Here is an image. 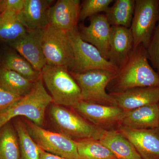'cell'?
I'll return each instance as SVG.
<instances>
[{
	"mask_svg": "<svg viewBox=\"0 0 159 159\" xmlns=\"http://www.w3.org/2000/svg\"><path fill=\"white\" fill-rule=\"evenodd\" d=\"M147 87H159V74L149 64L146 49L141 45L118 68L107 89L113 94Z\"/></svg>",
	"mask_w": 159,
	"mask_h": 159,
	"instance_id": "obj_1",
	"label": "cell"
},
{
	"mask_svg": "<svg viewBox=\"0 0 159 159\" xmlns=\"http://www.w3.org/2000/svg\"><path fill=\"white\" fill-rule=\"evenodd\" d=\"M52 102L41 78L34 83L29 93L0 111V129L19 116L26 117L31 122L42 127L46 109Z\"/></svg>",
	"mask_w": 159,
	"mask_h": 159,
	"instance_id": "obj_2",
	"label": "cell"
},
{
	"mask_svg": "<svg viewBox=\"0 0 159 159\" xmlns=\"http://www.w3.org/2000/svg\"><path fill=\"white\" fill-rule=\"evenodd\" d=\"M41 78L54 103L71 107L81 101V91L67 68L46 64Z\"/></svg>",
	"mask_w": 159,
	"mask_h": 159,
	"instance_id": "obj_3",
	"label": "cell"
},
{
	"mask_svg": "<svg viewBox=\"0 0 159 159\" xmlns=\"http://www.w3.org/2000/svg\"><path fill=\"white\" fill-rule=\"evenodd\" d=\"M50 112L51 120L60 133L74 141L90 139L99 140L105 132L72 108L53 103Z\"/></svg>",
	"mask_w": 159,
	"mask_h": 159,
	"instance_id": "obj_4",
	"label": "cell"
},
{
	"mask_svg": "<svg viewBox=\"0 0 159 159\" xmlns=\"http://www.w3.org/2000/svg\"><path fill=\"white\" fill-rule=\"evenodd\" d=\"M74 55L71 72L82 73L94 70H103L116 73L118 67L105 59L93 45L80 37L78 27L67 31Z\"/></svg>",
	"mask_w": 159,
	"mask_h": 159,
	"instance_id": "obj_5",
	"label": "cell"
},
{
	"mask_svg": "<svg viewBox=\"0 0 159 159\" xmlns=\"http://www.w3.org/2000/svg\"><path fill=\"white\" fill-rule=\"evenodd\" d=\"M81 91V100L109 106H117L116 100L106 89L116 73L103 70L84 73L70 71Z\"/></svg>",
	"mask_w": 159,
	"mask_h": 159,
	"instance_id": "obj_6",
	"label": "cell"
},
{
	"mask_svg": "<svg viewBox=\"0 0 159 159\" xmlns=\"http://www.w3.org/2000/svg\"><path fill=\"white\" fill-rule=\"evenodd\" d=\"M42 46L47 65L71 70L74 55L66 31L48 25L43 29Z\"/></svg>",
	"mask_w": 159,
	"mask_h": 159,
	"instance_id": "obj_7",
	"label": "cell"
},
{
	"mask_svg": "<svg viewBox=\"0 0 159 159\" xmlns=\"http://www.w3.org/2000/svg\"><path fill=\"white\" fill-rule=\"evenodd\" d=\"M159 20V0H135L130 29L134 48L148 47Z\"/></svg>",
	"mask_w": 159,
	"mask_h": 159,
	"instance_id": "obj_8",
	"label": "cell"
},
{
	"mask_svg": "<svg viewBox=\"0 0 159 159\" xmlns=\"http://www.w3.org/2000/svg\"><path fill=\"white\" fill-rule=\"evenodd\" d=\"M25 124L31 138L43 150L65 158L80 159L76 141L61 133L44 129L31 121Z\"/></svg>",
	"mask_w": 159,
	"mask_h": 159,
	"instance_id": "obj_9",
	"label": "cell"
},
{
	"mask_svg": "<svg viewBox=\"0 0 159 159\" xmlns=\"http://www.w3.org/2000/svg\"><path fill=\"white\" fill-rule=\"evenodd\" d=\"M95 126L104 131H118L126 111L118 106L80 101L70 107Z\"/></svg>",
	"mask_w": 159,
	"mask_h": 159,
	"instance_id": "obj_10",
	"label": "cell"
},
{
	"mask_svg": "<svg viewBox=\"0 0 159 159\" xmlns=\"http://www.w3.org/2000/svg\"><path fill=\"white\" fill-rule=\"evenodd\" d=\"M89 26L80 25V37L86 42L93 45L102 56L108 60L111 26L105 14H98L89 17Z\"/></svg>",
	"mask_w": 159,
	"mask_h": 159,
	"instance_id": "obj_11",
	"label": "cell"
},
{
	"mask_svg": "<svg viewBox=\"0 0 159 159\" xmlns=\"http://www.w3.org/2000/svg\"><path fill=\"white\" fill-rule=\"evenodd\" d=\"M134 146L142 159H159V129H134L121 126L118 130Z\"/></svg>",
	"mask_w": 159,
	"mask_h": 159,
	"instance_id": "obj_12",
	"label": "cell"
},
{
	"mask_svg": "<svg viewBox=\"0 0 159 159\" xmlns=\"http://www.w3.org/2000/svg\"><path fill=\"white\" fill-rule=\"evenodd\" d=\"M42 31L28 29L22 37L9 44L40 71L47 64L42 46Z\"/></svg>",
	"mask_w": 159,
	"mask_h": 159,
	"instance_id": "obj_13",
	"label": "cell"
},
{
	"mask_svg": "<svg viewBox=\"0 0 159 159\" xmlns=\"http://www.w3.org/2000/svg\"><path fill=\"white\" fill-rule=\"evenodd\" d=\"M80 3L79 0L57 1L49 10V25L66 32L77 27Z\"/></svg>",
	"mask_w": 159,
	"mask_h": 159,
	"instance_id": "obj_14",
	"label": "cell"
},
{
	"mask_svg": "<svg viewBox=\"0 0 159 159\" xmlns=\"http://www.w3.org/2000/svg\"><path fill=\"white\" fill-rule=\"evenodd\" d=\"M110 94L115 99L118 106L128 111L144 106L158 103L159 87L136 88Z\"/></svg>",
	"mask_w": 159,
	"mask_h": 159,
	"instance_id": "obj_15",
	"label": "cell"
},
{
	"mask_svg": "<svg viewBox=\"0 0 159 159\" xmlns=\"http://www.w3.org/2000/svg\"><path fill=\"white\" fill-rule=\"evenodd\" d=\"M134 48V39L130 29L111 26L108 60L119 68Z\"/></svg>",
	"mask_w": 159,
	"mask_h": 159,
	"instance_id": "obj_16",
	"label": "cell"
},
{
	"mask_svg": "<svg viewBox=\"0 0 159 159\" xmlns=\"http://www.w3.org/2000/svg\"><path fill=\"white\" fill-rule=\"evenodd\" d=\"M52 1L25 0L18 17L29 30H42L49 25V10Z\"/></svg>",
	"mask_w": 159,
	"mask_h": 159,
	"instance_id": "obj_17",
	"label": "cell"
},
{
	"mask_svg": "<svg viewBox=\"0 0 159 159\" xmlns=\"http://www.w3.org/2000/svg\"><path fill=\"white\" fill-rule=\"evenodd\" d=\"M122 126L134 129L158 128V103L144 106L126 111Z\"/></svg>",
	"mask_w": 159,
	"mask_h": 159,
	"instance_id": "obj_18",
	"label": "cell"
},
{
	"mask_svg": "<svg viewBox=\"0 0 159 159\" xmlns=\"http://www.w3.org/2000/svg\"><path fill=\"white\" fill-rule=\"evenodd\" d=\"M99 141L118 159H142L131 142L118 131H105Z\"/></svg>",
	"mask_w": 159,
	"mask_h": 159,
	"instance_id": "obj_19",
	"label": "cell"
},
{
	"mask_svg": "<svg viewBox=\"0 0 159 159\" xmlns=\"http://www.w3.org/2000/svg\"><path fill=\"white\" fill-rule=\"evenodd\" d=\"M17 14L7 10L0 12V42L10 44L26 34L28 29L19 19Z\"/></svg>",
	"mask_w": 159,
	"mask_h": 159,
	"instance_id": "obj_20",
	"label": "cell"
},
{
	"mask_svg": "<svg viewBox=\"0 0 159 159\" xmlns=\"http://www.w3.org/2000/svg\"><path fill=\"white\" fill-rule=\"evenodd\" d=\"M135 0H116L105 12L111 26H121L130 29Z\"/></svg>",
	"mask_w": 159,
	"mask_h": 159,
	"instance_id": "obj_21",
	"label": "cell"
},
{
	"mask_svg": "<svg viewBox=\"0 0 159 159\" xmlns=\"http://www.w3.org/2000/svg\"><path fill=\"white\" fill-rule=\"evenodd\" d=\"M34 83L14 71L4 67L0 70V87L4 90L22 97L29 93Z\"/></svg>",
	"mask_w": 159,
	"mask_h": 159,
	"instance_id": "obj_22",
	"label": "cell"
},
{
	"mask_svg": "<svg viewBox=\"0 0 159 159\" xmlns=\"http://www.w3.org/2000/svg\"><path fill=\"white\" fill-rule=\"evenodd\" d=\"M3 67L14 71L33 83L41 78V71L34 69L25 58L16 52L6 53Z\"/></svg>",
	"mask_w": 159,
	"mask_h": 159,
	"instance_id": "obj_23",
	"label": "cell"
},
{
	"mask_svg": "<svg viewBox=\"0 0 159 159\" xmlns=\"http://www.w3.org/2000/svg\"><path fill=\"white\" fill-rule=\"evenodd\" d=\"M0 159H20L17 133L10 122L0 129Z\"/></svg>",
	"mask_w": 159,
	"mask_h": 159,
	"instance_id": "obj_24",
	"label": "cell"
},
{
	"mask_svg": "<svg viewBox=\"0 0 159 159\" xmlns=\"http://www.w3.org/2000/svg\"><path fill=\"white\" fill-rule=\"evenodd\" d=\"M14 127L19 142L20 159H40L41 148L31 138L25 123L16 120Z\"/></svg>",
	"mask_w": 159,
	"mask_h": 159,
	"instance_id": "obj_25",
	"label": "cell"
},
{
	"mask_svg": "<svg viewBox=\"0 0 159 159\" xmlns=\"http://www.w3.org/2000/svg\"><path fill=\"white\" fill-rule=\"evenodd\" d=\"M76 143L80 159H118L99 140L86 139Z\"/></svg>",
	"mask_w": 159,
	"mask_h": 159,
	"instance_id": "obj_26",
	"label": "cell"
},
{
	"mask_svg": "<svg viewBox=\"0 0 159 159\" xmlns=\"http://www.w3.org/2000/svg\"><path fill=\"white\" fill-rule=\"evenodd\" d=\"M113 0H85L83 2L80 8L79 21H83L87 18L106 12Z\"/></svg>",
	"mask_w": 159,
	"mask_h": 159,
	"instance_id": "obj_27",
	"label": "cell"
},
{
	"mask_svg": "<svg viewBox=\"0 0 159 159\" xmlns=\"http://www.w3.org/2000/svg\"><path fill=\"white\" fill-rule=\"evenodd\" d=\"M145 49L148 60L159 74V20L149 44Z\"/></svg>",
	"mask_w": 159,
	"mask_h": 159,
	"instance_id": "obj_28",
	"label": "cell"
},
{
	"mask_svg": "<svg viewBox=\"0 0 159 159\" xmlns=\"http://www.w3.org/2000/svg\"><path fill=\"white\" fill-rule=\"evenodd\" d=\"M25 3V0H2L1 12L7 10L18 14L24 8Z\"/></svg>",
	"mask_w": 159,
	"mask_h": 159,
	"instance_id": "obj_29",
	"label": "cell"
},
{
	"mask_svg": "<svg viewBox=\"0 0 159 159\" xmlns=\"http://www.w3.org/2000/svg\"><path fill=\"white\" fill-rule=\"evenodd\" d=\"M20 98L7 92L0 87V111L7 108Z\"/></svg>",
	"mask_w": 159,
	"mask_h": 159,
	"instance_id": "obj_30",
	"label": "cell"
},
{
	"mask_svg": "<svg viewBox=\"0 0 159 159\" xmlns=\"http://www.w3.org/2000/svg\"><path fill=\"white\" fill-rule=\"evenodd\" d=\"M40 159H69L57 156L43 150L41 148Z\"/></svg>",
	"mask_w": 159,
	"mask_h": 159,
	"instance_id": "obj_31",
	"label": "cell"
},
{
	"mask_svg": "<svg viewBox=\"0 0 159 159\" xmlns=\"http://www.w3.org/2000/svg\"><path fill=\"white\" fill-rule=\"evenodd\" d=\"M2 0H0V9H1V4H2Z\"/></svg>",
	"mask_w": 159,
	"mask_h": 159,
	"instance_id": "obj_32",
	"label": "cell"
},
{
	"mask_svg": "<svg viewBox=\"0 0 159 159\" xmlns=\"http://www.w3.org/2000/svg\"><path fill=\"white\" fill-rule=\"evenodd\" d=\"M1 62H0V70H1Z\"/></svg>",
	"mask_w": 159,
	"mask_h": 159,
	"instance_id": "obj_33",
	"label": "cell"
},
{
	"mask_svg": "<svg viewBox=\"0 0 159 159\" xmlns=\"http://www.w3.org/2000/svg\"><path fill=\"white\" fill-rule=\"evenodd\" d=\"M158 103V106H159V101Z\"/></svg>",
	"mask_w": 159,
	"mask_h": 159,
	"instance_id": "obj_34",
	"label": "cell"
},
{
	"mask_svg": "<svg viewBox=\"0 0 159 159\" xmlns=\"http://www.w3.org/2000/svg\"><path fill=\"white\" fill-rule=\"evenodd\" d=\"M0 12H1V9H0Z\"/></svg>",
	"mask_w": 159,
	"mask_h": 159,
	"instance_id": "obj_35",
	"label": "cell"
},
{
	"mask_svg": "<svg viewBox=\"0 0 159 159\" xmlns=\"http://www.w3.org/2000/svg\"><path fill=\"white\" fill-rule=\"evenodd\" d=\"M158 128L159 129V128Z\"/></svg>",
	"mask_w": 159,
	"mask_h": 159,
	"instance_id": "obj_36",
	"label": "cell"
}]
</instances>
